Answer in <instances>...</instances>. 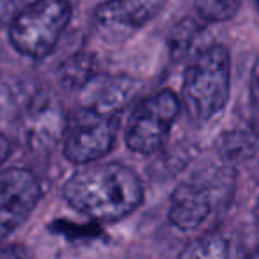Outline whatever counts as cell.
Segmentation results:
<instances>
[{
    "label": "cell",
    "mask_w": 259,
    "mask_h": 259,
    "mask_svg": "<svg viewBox=\"0 0 259 259\" xmlns=\"http://www.w3.org/2000/svg\"><path fill=\"white\" fill-rule=\"evenodd\" d=\"M25 4L27 0H0V23L11 22Z\"/></svg>",
    "instance_id": "obj_14"
},
{
    "label": "cell",
    "mask_w": 259,
    "mask_h": 259,
    "mask_svg": "<svg viewBox=\"0 0 259 259\" xmlns=\"http://www.w3.org/2000/svg\"><path fill=\"white\" fill-rule=\"evenodd\" d=\"M180 114V100L170 89L151 94L135 107L126 124L124 141L132 151L151 155L167 142Z\"/></svg>",
    "instance_id": "obj_4"
},
{
    "label": "cell",
    "mask_w": 259,
    "mask_h": 259,
    "mask_svg": "<svg viewBox=\"0 0 259 259\" xmlns=\"http://www.w3.org/2000/svg\"><path fill=\"white\" fill-rule=\"evenodd\" d=\"M0 259H32L25 247L16 243H0Z\"/></svg>",
    "instance_id": "obj_15"
},
{
    "label": "cell",
    "mask_w": 259,
    "mask_h": 259,
    "mask_svg": "<svg viewBox=\"0 0 259 259\" xmlns=\"http://www.w3.org/2000/svg\"><path fill=\"white\" fill-rule=\"evenodd\" d=\"M41 199L36 176L25 169L0 170V240L18 229Z\"/></svg>",
    "instance_id": "obj_7"
},
{
    "label": "cell",
    "mask_w": 259,
    "mask_h": 259,
    "mask_svg": "<svg viewBox=\"0 0 259 259\" xmlns=\"http://www.w3.org/2000/svg\"><path fill=\"white\" fill-rule=\"evenodd\" d=\"M194 32H195V23L192 20H185L183 23L174 29V36L170 39V47H172V54L176 57H180L185 50L188 48V45H192L194 39Z\"/></svg>",
    "instance_id": "obj_13"
},
{
    "label": "cell",
    "mask_w": 259,
    "mask_h": 259,
    "mask_svg": "<svg viewBox=\"0 0 259 259\" xmlns=\"http://www.w3.org/2000/svg\"><path fill=\"white\" fill-rule=\"evenodd\" d=\"M254 2H255V4H257V6H259V0H254Z\"/></svg>",
    "instance_id": "obj_19"
},
{
    "label": "cell",
    "mask_w": 259,
    "mask_h": 259,
    "mask_svg": "<svg viewBox=\"0 0 259 259\" xmlns=\"http://www.w3.org/2000/svg\"><path fill=\"white\" fill-rule=\"evenodd\" d=\"M199 18L208 23H220L234 18L241 8V0H195Z\"/></svg>",
    "instance_id": "obj_11"
},
{
    "label": "cell",
    "mask_w": 259,
    "mask_h": 259,
    "mask_svg": "<svg viewBox=\"0 0 259 259\" xmlns=\"http://www.w3.org/2000/svg\"><path fill=\"white\" fill-rule=\"evenodd\" d=\"M231 176H194L172 192L169 206V220L180 231H194L208 220L219 206L220 192L229 190L226 180Z\"/></svg>",
    "instance_id": "obj_5"
},
{
    "label": "cell",
    "mask_w": 259,
    "mask_h": 259,
    "mask_svg": "<svg viewBox=\"0 0 259 259\" xmlns=\"http://www.w3.org/2000/svg\"><path fill=\"white\" fill-rule=\"evenodd\" d=\"M71 20L68 0L27 2L9 22V39L20 54L43 59L54 52Z\"/></svg>",
    "instance_id": "obj_3"
},
{
    "label": "cell",
    "mask_w": 259,
    "mask_h": 259,
    "mask_svg": "<svg viewBox=\"0 0 259 259\" xmlns=\"http://www.w3.org/2000/svg\"><path fill=\"white\" fill-rule=\"evenodd\" d=\"M115 141V121L112 115H101L82 108L66 130L62 151L76 165L100 162L110 153Z\"/></svg>",
    "instance_id": "obj_6"
},
{
    "label": "cell",
    "mask_w": 259,
    "mask_h": 259,
    "mask_svg": "<svg viewBox=\"0 0 259 259\" xmlns=\"http://www.w3.org/2000/svg\"><path fill=\"white\" fill-rule=\"evenodd\" d=\"M9 155H11V144H9V141L4 135L0 134V165L8 160Z\"/></svg>",
    "instance_id": "obj_17"
},
{
    "label": "cell",
    "mask_w": 259,
    "mask_h": 259,
    "mask_svg": "<svg viewBox=\"0 0 259 259\" xmlns=\"http://www.w3.org/2000/svg\"><path fill=\"white\" fill-rule=\"evenodd\" d=\"M231 55L224 45H213L188 64L183 80V105L192 119L206 122L229 100Z\"/></svg>",
    "instance_id": "obj_2"
},
{
    "label": "cell",
    "mask_w": 259,
    "mask_h": 259,
    "mask_svg": "<svg viewBox=\"0 0 259 259\" xmlns=\"http://www.w3.org/2000/svg\"><path fill=\"white\" fill-rule=\"evenodd\" d=\"M245 259H259V245H257V247H255L254 250H252L250 254H248Z\"/></svg>",
    "instance_id": "obj_18"
},
{
    "label": "cell",
    "mask_w": 259,
    "mask_h": 259,
    "mask_svg": "<svg viewBox=\"0 0 259 259\" xmlns=\"http://www.w3.org/2000/svg\"><path fill=\"white\" fill-rule=\"evenodd\" d=\"M165 4L167 0H107L98 6L94 18L103 27L141 29L158 15Z\"/></svg>",
    "instance_id": "obj_8"
},
{
    "label": "cell",
    "mask_w": 259,
    "mask_h": 259,
    "mask_svg": "<svg viewBox=\"0 0 259 259\" xmlns=\"http://www.w3.org/2000/svg\"><path fill=\"white\" fill-rule=\"evenodd\" d=\"M178 259H233L231 245L222 234L208 233L192 240L180 252Z\"/></svg>",
    "instance_id": "obj_10"
},
{
    "label": "cell",
    "mask_w": 259,
    "mask_h": 259,
    "mask_svg": "<svg viewBox=\"0 0 259 259\" xmlns=\"http://www.w3.org/2000/svg\"><path fill=\"white\" fill-rule=\"evenodd\" d=\"M250 100L255 112L259 114V57L255 59L250 73Z\"/></svg>",
    "instance_id": "obj_16"
},
{
    "label": "cell",
    "mask_w": 259,
    "mask_h": 259,
    "mask_svg": "<svg viewBox=\"0 0 259 259\" xmlns=\"http://www.w3.org/2000/svg\"><path fill=\"white\" fill-rule=\"evenodd\" d=\"M134 83L124 78L98 76L83 85V108L114 117L132 96Z\"/></svg>",
    "instance_id": "obj_9"
},
{
    "label": "cell",
    "mask_w": 259,
    "mask_h": 259,
    "mask_svg": "<svg viewBox=\"0 0 259 259\" xmlns=\"http://www.w3.org/2000/svg\"><path fill=\"white\" fill-rule=\"evenodd\" d=\"M62 195L71 208L100 222H117L141 206L142 181L119 162L82 165L64 185Z\"/></svg>",
    "instance_id": "obj_1"
},
{
    "label": "cell",
    "mask_w": 259,
    "mask_h": 259,
    "mask_svg": "<svg viewBox=\"0 0 259 259\" xmlns=\"http://www.w3.org/2000/svg\"><path fill=\"white\" fill-rule=\"evenodd\" d=\"M93 78V57L85 54H75L62 68V80L66 85H85Z\"/></svg>",
    "instance_id": "obj_12"
}]
</instances>
